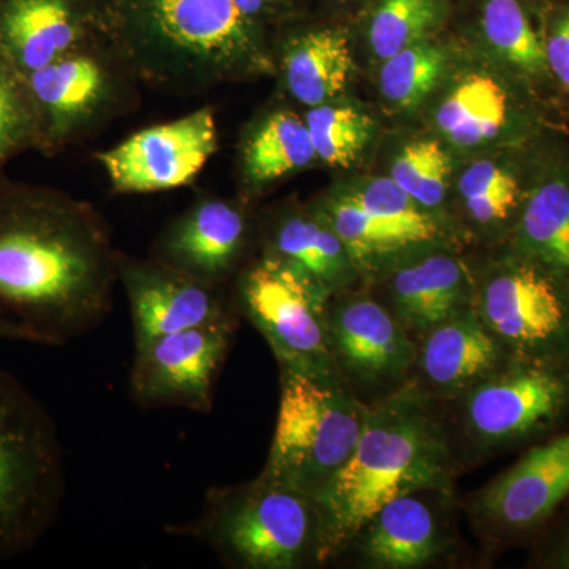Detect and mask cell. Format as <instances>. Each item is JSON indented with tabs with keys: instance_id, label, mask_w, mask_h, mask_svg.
<instances>
[{
	"instance_id": "1",
	"label": "cell",
	"mask_w": 569,
	"mask_h": 569,
	"mask_svg": "<svg viewBox=\"0 0 569 569\" xmlns=\"http://www.w3.org/2000/svg\"><path fill=\"white\" fill-rule=\"evenodd\" d=\"M118 252L91 203L0 176V313L39 346H66L107 320Z\"/></svg>"
},
{
	"instance_id": "2",
	"label": "cell",
	"mask_w": 569,
	"mask_h": 569,
	"mask_svg": "<svg viewBox=\"0 0 569 569\" xmlns=\"http://www.w3.org/2000/svg\"><path fill=\"white\" fill-rule=\"evenodd\" d=\"M452 492L451 452L430 396L413 378L370 403L358 447L313 500L320 516V565L397 497Z\"/></svg>"
},
{
	"instance_id": "3",
	"label": "cell",
	"mask_w": 569,
	"mask_h": 569,
	"mask_svg": "<svg viewBox=\"0 0 569 569\" xmlns=\"http://www.w3.org/2000/svg\"><path fill=\"white\" fill-rule=\"evenodd\" d=\"M108 39L141 82L204 92L269 69L266 29L234 0H107Z\"/></svg>"
},
{
	"instance_id": "4",
	"label": "cell",
	"mask_w": 569,
	"mask_h": 569,
	"mask_svg": "<svg viewBox=\"0 0 569 569\" xmlns=\"http://www.w3.org/2000/svg\"><path fill=\"white\" fill-rule=\"evenodd\" d=\"M168 531L204 542L230 568L320 565L316 500L263 471L253 481L212 488L197 519Z\"/></svg>"
},
{
	"instance_id": "5",
	"label": "cell",
	"mask_w": 569,
	"mask_h": 569,
	"mask_svg": "<svg viewBox=\"0 0 569 569\" xmlns=\"http://www.w3.org/2000/svg\"><path fill=\"white\" fill-rule=\"evenodd\" d=\"M66 471L47 408L0 369V561L36 548L59 518Z\"/></svg>"
},
{
	"instance_id": "6",
	"label": "cell",
	"mask_w": 569,
	"mask_h": 569,
	"mask_svg": "<svg viewBox=\"0 0 569 569\" xmlns=\"http://www.w3.org/2000/svg\"><path fill=\"white\" fill-rule=\"evenodd\" d=\"M369 406L340 380L280 370V403L263 473L316 498L358 447Z\"/></svg>"
},
{
	"instance_id": "7",
	"label": "cell",
	"mask_w": 569,
	"mask_h": 569,
	"mask_svg": "<svg viewBox=\"0 0 569 569\" xmlns=\"http://www.w3.org/2000/svg\"><path fill=\"white\" fill-rule=\"evenodd\" d=\"M39 140L58 156L140 103V78L108 37L91 41L28 74Z\"/></svg>"
},
{
	"instance_id": "8",
	"label": "cell",
	"mask_w": 569,
	"mask_h": 569,
	"mask_svg": "<svg viewBox=\"0 0 569 569\" xmlns=\"http://www.w3.org/2000/svg\"><path fill=\"white\" fill-rule=\"evenodd\" d=\"M460 399L478 448L531 447L569 425V355L515 356Z\"/></svg>"
},
{
	"instance_id": "9",
	"label": "cell",
	"mask_w": 569,
	"mask_h": 569,
	"mask_svg": "<svg viewBox=\"0 0 569 569\" xmlns=\"http://www.w3.org/2000/svg\"><path fill=\"white\" fill-rule=\"evenodd\" d=\"M231 284L234 312L264 337L280 370L340 380L329 348V299L309 280L261 253Z\"/></svg>"
},
{
	"instance_id": "10",
	"label": "cell",
	"mask_w": 569,
	"mask_h": 569,
	"mask_svg": "<svg viewBox=\"0 0 569 569\" xmlns=\"http://www.w3.org/2000/svg\"><path fill=\"white\" fill-rule=\"evenodd\" d=\"M475 310L516 356L569 355V283L508 249L475 287Z\"/></svg>"
},
{
	"instance_id": "11",
	"label": "cell",
	"mask_w": 569,
	"mask_h": 569,
	"mask_svg": "<svg viewBox=\"0 0 569 569\" xmlns=\"http://www.w3.org/2000/svg\"><path fill=\"white\" fill-rule=\"evenodd\" d=\"M219 149L212 108H198L170 122L146 127L96 160L116 193L168 192L190 186Z\"/></svg>"
},
{
	"instance_id": "12",
	"label": "cell",
	"mask_w": 569,
	"mask_h": 569,
	"mask_svg": "<svg viewBox=\"0 0 569 569\" xmlns=\"http://www.w3.org/2000/svg\"><path fill=\"white\" fill-rule=\"evenodd\" d=\"M238 323V317L213 321L134 348L130 373L134 402L209 413Z\"/></svg>"
},
{
	"instance_id": "13",
	"label": "cell",
	"mask_w": 569,
	"mask_h": 569,
	"mask_svg": "<svg viewBox=\"0 0 569 569\" xmlns=\"http://www.w3.org/2000/svg\"><path fill=\"white\" fill-rule=\"evenodd\" d=\"M328 337L337 373L351 391L389 395L410 380L417 366V340L372 296L329 299Z\"/></svg>"
},
{
	"instance_id": "14",
	"label": "cell",
	"mask_w": 569,
	"mask_h": 569,
	"mask_svg": "<svg viewBox=\"0 0 569 569\" xmlns=\"http://www.w3.org/2000/svg\"><path fill=\"white\" fill-rule=\"evenodd\" d=\"M569 500V429L531 445L475 498V512L505 539L535 538Z\"/></svg>"
},
{
	"instance_id": "15",
	"label": "cell",
	"mask_w": 569,
	"mask_h": 569,
	"mask_svg": "<svg viewBox=\"0 0 569 569\" xmlns=\"http://www.w3.org/2000/svg\"><path fill=\"white\" fill-rule=\"evenodd\" d=\"M116 264L119 283L129 299L134 348L173 332L238 317L227 290L176 271L156 258L118 252Z\"/></svg>"
},
{
	"instance_id": "16",
	"label": "cell",
	"mask_w": 569,
	"mask_h": 569,
	"mask_svg": "<svg viewBox=\"0 0 569 569\" xmlns=\"http://www.w3.org/2000/svg\"><path fill=\"white\" fill-rule=\"evenodd\" d=\"M250 234L244 203L206 194L167 224L153 244L152 258L227 290L246 266Z\"/></svg>"
},
{
	"instance_id": "17",
	"label": "cell",
	"mask_w": 569,
	"mask_h": 569,
	"mask_svg": "<svg viewBox=\"0 0 569 569\" xmlns=\"http://www.w3.org/2000/svg\"><path fill=\"white\" fill-rule=\"evenodd\" d=\"M102 37L107 0H0V48L24 74Z\"/></svg>"
},
{
	"instance_id": "18",
	"label": "cell",
	"mask_w": 569,
	"mask_h": 569,
	"mask_svg": "<svg viewBox=\"0 0 569 569\" xmlns=\"http://www.w3.org/2000/svg\"><path fill=\"white\" fill-rule=\"evenodd\" d=\"M515 356L473 307L418 340V376L411 378L429 396L460 399Z\"/></svg>"
},
{
	"instance_id": "19",
	"label": "cell",
	"mask_w": 569,
	"mask_h": 569,
	"mask_svg": "<svg viewBox=\"0 0 569 569\" xmlns=\"http://www.w3.org/2000/svg\"><path fill=\"white\" fill-rule=\"evenodd\" d=\"M387 290L383 305L417 342L438 325L473 309L475 284L462 261L449 253H427L397 264Z\"/></svg>"
},
{
	"instance_id": "20",
	"label": "cell",
	"mask_w": 569,
	"mask_h": 569,
	"mask_svg": "<svg viewBox=\"0 0 569 569\" xmlns=\"http://www.w3.org/2000/svg\"><path fill=\"white\" fill-rule=\"evenodd\" d=\"M263 254L277 258L309 280L326 298L346 293L356 264L331 224L316 211H287L263 230Z\"/></svg>"
},
{
	"instance_id": "21",
	"label": "cell",
	"mask_w": 569,
	"mask_h": 569,
	"mask_svg": "<svg viewBox=\"0 0 569 569\" xmlns=\"http://www.w3.org/2000/svg\"><path fill=\"white\" fill-rule=\"evenodd\" d=\"M421 496L395 498L356 535L351 546L356 545L367 567L422 568L447 550L448 538L440 520Z\"/></svg>"
},
{
	"instance_id": "22",
	"label": "cell",
	"mask_w": 569,
	"mask_h": 569,
	"mask_svg": "<svg viewBox=\"0 0 569 569\" xmlns=\"http://www.w3.org/2000/svg\"><path fill=\"white\" fill-rule=\"evenodd\" d=\"M489 50L535 99H556L546 62L541 7L531 0H475Z\"/></svg>"
},
{
	"instance_id": "23",
	"label": "cell",
	"mask_w": 569,
	"mask_h": 569,
	"mask_svg": "<svg viewBox=\"0 0 569 569\" xmlns=\"http://www.w3.org/2000/svg\"><path fill=\"white\" fill-rule=\"evenodd\" d=\"M283 84L307 108L335 102L353 73L350 36L340 24H309L284 39Z\"/></svg>"
},
{
	"instance_id": "24",
	"label": "cell",
	"mask_w": 569,
	"mask_h": 569,
	"mask_svg": "<svg viewBox=\"0 0 569 569\" xmlns=\"http://www.w3.org/2000/svg\"><path fill=\"white\" fill-rule=\"evenodd\" d=\"M556 152L533 187L509 249L533 258L569 283V157Z\"/></svg>"
},
{
	"instance_id": "25",
	"label": "cell",
	"mask_w": 569,
	"mask_h": 569,
	"mask_svg": "<svg viewBox=\"0 0 569 569\" xmlns=\"http://www.w3.org/2000/svg\"><path fill=\"white\" fill-rule=\"evenodd\" d=\"M436 119L448 140L463 148L496 140L516 123L530 122L511 89L488 73H471L458 82L438 107Z\"/></svg>"
},
{
	"instance_id": "26",
	"label": "cell",
	"mask_w": 569,
	"mask_h": 569,
	"mask_svg": "<svg viewBox=\"0 0 569 569\" xmlns=\"http://www.w3.org/2000/svg\"><path fill=\"white\" fill-rule=\"evenodd\" d=\"M316 160L305 118L291 110L266 114L250 127L239 148V171L250 190L264 189Z\"/></svg>"
},
{
	"instance_id": "27",
	"label": "cell",
	"mask_w": 569,
	"mask_h": 569,
	"mask_svg": "<svg viewBox=\"0 0 569 569\" xmlns=\"http://www.w3.org/2000/svg\"><path fill=\"white\" fill-rule=\"evenodd\" d=\"M548 159L541 157L530 164L501 163L493 160H479L470 164L459 181V193L468 216L482 227L505 228L511 238L527 198L550 162L531 173L527 168Z\"/></svg>"
},
{
	"instance_id": "28",
	"label": "cell",
	"mask_w": 569,
	"mask_h": 569,
	"mask_svg": "<svg viewBox=\"0 0 569 569\" xmlns=\"http://www.w3.org/2000/svg\"><path fill=\"white\" fill-rule=\"evenodd\" d=\"M449 10V0H370L367 37L381 62L427 39Z\"/></svg>"
},
{
	"instance_id": "29",
	"label": "cell",
	"mask_w": 569,
	"mask_h": 569,
	"mask_svg": "<svg viewBox=\"0 0 569 569\" xmlns=\"http://www.w3.org/2000/svg\"><path fill=\"white\" fill-rule=\"evenodd\" d=\"M318 212L342 239L356 268L380 264L396 254L415 250L402 236L373 219L353 193L337 194L318 208Z\"/></svg>"
},
{
	"instance_id": "30",
	"label": "cell",
	"mask_w": 569,
	"mask_h": 569,
	"mask_svg": "<svg viewBox=\"0 0 569 569\" xmlns=\"http://www.w3.org/2000/svg\"><path fill=\"white\" fill-rule=\"evenodd\" d=\"M305 121L317 160L329 167H350L372 137L369 116L348 104L328 102L309 108Z\"/></svg>"
},
{
	"instance_id": "31",
	"label": "cell",
	"mask_w": 569,
	"mask_h": 569,
	"mask_svg": "<svg viewBox=\"0 0 569 569\" xmlns=\"http://www.w3.org/2000/svg\"><path fill=\"white\" fill-rule=\"evenodd\" d=\"M39 123L28 74L0 48V176L7 164L26 151H36Z\"/></svg>"
},
{
	"instance_id": "32",
	"label": "cell",
	"mask_w": 569,
	"mask_h": 569,
	"mask_svg": "<svg viewBox=\"0 0 569 569\" xmlns=\"http://www.w3.org/2000/svg\"><path fill=\"white\" fill-rule=\"evenodd\" d=\"M353 194L373 219L402 236L415 249L432 244L440 238L441 228L437 220L391 178L373 179Z\"/></svg>"
},
{
	"instance_id": "33",
	"label": "cell",
	"mask_w": 569,
	"mask_h": 569,
	"mask_svg": "<svg viewBox=\"0 0 569 569\" xmlns=\"http://www.w3.org/2000/svg\"><path fill=\"white\" fill-rule=\"evenodd\" d=\"M445 70V52L426 40L411 44L383 61L380 89L392 107L407 110L436 88Z\"/></svg>"
},
{
	"instance_id": "34",
	"label": "cell",
	"mask_w": 569,
	"mask_h": 569,
	"mask_svg": "<svg viewBox=\"0 0 569 569\" xmlns=\"http://www.w3.org/2000/svg\"><path fill=\"white\" fill-rule=\"evenodd\" d=\"M449 171L451 162L440 142L422 140L402 149L392 163L391 179L429 212L447 194Z\"/></svg>"
},
{
	"instance_id": "35",
	"label": "cell",
	"mask_w": 569,
	"mask_h": 569,
	"mask_svg": "<svg viewBox=\"0 0 569 569\" xmlns=\"http://www.w3.org/2000/svg\"><path fill=\"white\" fill-rule=\"evenodd\" d=\"M541 29L553 96L569 110V0L542 7Z\"/></svg>"
},
{
	"instance_id": "36",
	"label": "cell",
	"mask_w": 569,
	"mask_h": 569,
	"mask_svg": "<svg viewBox=\"0 0 569 569\" xmlns=\"http://www.w3.org/2000/svg\"><path fill=\"white\" fill-rule=\"evenodd\" d=\"M537 535L542 537L535 548L533 567L569 569V512L556 526L541 529Z\"/></svg>"
},
{
	"instance_id": "37",
	"label": "cell",
	"mask_w": 569,
	"mask_h": 569,
	"mask_svg": "<svg viewBox=\"0 0 569 569\" xmlns=\"http://www.w3.org/2000/svg\"><path fill=\"white\" fill-rule=\"evenodd\" d=\"M234 2L250 21L266 29L274 22L291 20L301 0H234Z\"/></svg>"
},
{
	"instance_id": "38",
	"label": "cell",
	"mask_w": 569,
	"mask_h": 569,
	"mask_svg": "<svg viewBox=\"0 0 569 569\" xmlns=\"http://www.w3.org/2000/svg\"><path fill=\"white\" fill-rule=\"evenodd\" d=\"M0 339L37 343L39 346L37 337L29 329H26L24 326L17 323V321L11 320L9 317L2 316V313H0Z\"/></svg>"
},
{
	"instance_id": "39",
	"label": "cell",
	"mask_w": 569,
	"mask_h": 569,
	"mask_svg": "<svg viewBox=\"0 0 569 569\" xmlns=\"http://www.w3.org/2000/svg\"><path fill=\"white\" fill-rule=\"evenodd\" d=\"M325 2L331 3V6L336 7H348L351 6V3L359 2V0H325Z\"/></svg>"
},
{
	"instance_id": "40",
	"label": "cell",
	"mask_w": 569,
	"mask_h": 569,
	"mask_svg": "<svg viewBox=\"0 0 569 569\" xmlns=\"http://www.w3.org/2000/svg\"><path fill=\"white\" fill-rule=\"evenodd\" d=\"M531 2L537 3L538 7H545L548 6L549 2H552V0H531Z\"/></svg>"
}]
</instances>
